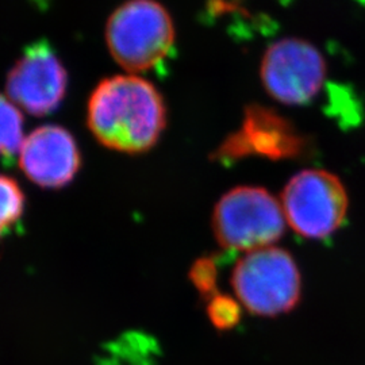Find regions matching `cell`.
I'll return each instance as SVG.
<instances>
[{
  "instance_id": "9",
  "label": "cell",
  "mask_w": 365,
  "mask_h": 365,
  "mask_svg": "<svg viewBox=\"0 0 365 365\" xmlns=\"http://www.w3.org/2000/svg\"><path fill=\"white\" fill-rule=\"evenodd\" d=\"M19 167L42 188H63L78 175L81 155L69 131L46 125L31 131L24 140Z\"/></svg>"
},
{
  "instance_id": "1",
  "label": "cell",
  "mask_w": 365,
  "mask_h": 365,
  "mask_svg": "<svg viewBox=\"0 0 365 365\" xmlns=\"http://www.w3.org/2000/svg\"><path fill=\"white\" fill-rule=\"evenodd\" d=\"M87 123L106 148L129 155L144 153L167 128V106L150 81L118 75L102 80L92 91Z\"/></svg>"
},
{
  "instance_id": "6",
  "label": "cell",
  "mask_w": 365,
  "mask_h": 365,
  "mask_svg": "<svg viewBox=\"0 0 365 365\" xmlns=\"http://www.w3.org/2000/svg\"><path fill=\"white\" fill-rule=\"evenodd\" d=\"M327 78V60L307 39H279L267 48L261 58L262 87L282 105L312 103L324 88Z\"/></svg>"
},
{
  "instance_id": "10",
  "label": "cell",
  "mask_w": 365,
  "mask_h": 365,
  "mask_svg": "<svg viewBox=\"0 0 365 365\" xmlns=\"http://www.w3.org/2000/svg\"><path fill=\"white\" fill-rule=\"evenodd\" d=\"M24 144V117L13 102L0 93V156L13 158Z\"/></svg>"
},
{
  "instance_id": "8",
  "label": "cell",
  "mask_w": 365,
  "mask_h": 365,
  "mask_svg": "<svg viewBox=\"0 0 365 365\" xmlns=\"http://www.w3.org/2000/svg\"><path fill=\"white\" fill-rule=\"evenodd\" d=\"M304 148V137L288 119L272 108L250 105L241 128L222 143L215 155L226 163L248 156L287 160L300 156Z\"/></svg>"
},
{
  "instance_id": "13",
  "label": "cell",
  "mask_w": 365,
  "mask_h": 365,
  "mask_svg": "<svg viewBox=\"0 0 365 365\" xmlns=\"http://www.w3.org/2000/svg\"><path fill=\"white\" fill-rule=\"evenodd\" d=\"M188 277L202 298L210 299L218 292V264L214 259H197L192 264Z\"/></svg>"
},
{
  "instance_id": "2",
  "label": "cell",
  "mask_w": 365,
  "mask_h": 365,
  "mask_svg": "<svg viewBox=\"0 0 365 365\" xmlns=\"http://www.w3.org/2000/svg\"><path fill=\"white\" fill-rule=\"evenodd\" d=\"M176 31L168 10L156 0H128L106 26V42L113 58L130 73L164 66L175 48Z\"/></svg>"
},
{
  "instance_id": "3",
  "label": "cell",
  "mask_w": 365,
  "mask_h": 365,
  "mask_svg": "<svg viewBox=\"0 0 365 365\" xmlns=\"http://www.w3.org/2000/svg\"><path fill=\"white\" fill-rule=\"evenodd\" d=\"M211 226L223 250L242 255L274 247L288 227L280 199L255 185H238L223 194Z\"/></svg>"
},
{
  "instance_id": "7",
  "label": "cell",
  "mask_w": 365,
  "mask_h": 365,
  "mask_svg": "<svg viewBox=\"0 0 365 365\" xmlns=\"http://www.w3.org/2000/svg\"><path fill=\"white\" fill-rule=\"evenodd\" d=\"M66 88V66L45 39L25 48L6 81L7 98L34 117L54 113L63 103Z\"/></svg>"
},
{
  "instance_id": "11",
  "label": "cell",
  "mask_w": 365,
  "mask_h": 365,
  "mask_svg": "<svg viewBox=\"0 0 365 365\" xmlns=\"http://www.w3.org/2000/svg\"><path fill=\"white\" fill-rule=\"evenodd\" d=\"M24 211L25 194L21 185L11 178L0 175V238L13 230Z\"/></svg>"
},
{
  "instance_id": "5",
  "label": "cell",
  "mask_w": 365,
  "mask_h": 365,
  "mask_svg": "<svg viewBox=\"0 0 365 365\" xmlns=\"http://www.w3.org/2000/svg\"><path fill=\"white\" fill-rule=\"evenodd\" d=\"M288 227L306 240H327L344 225L349 196L337 175L327 170L295 173L280 195Z\"/></svg>"
},
{
  "instance_id": "4",
  "label": "cell",
  "mask_w": 365,
  "mask_h": 365,
  "mask_svg": "<svg viewBox=\"0 0 365 365\" xmlns=\"http://www.w3.org/2000/svg\"><path fill=\"white\" fill-rule=\"evenodd\" d=\"M235 297L244 310L274 318L292 312L302 297V276L294 256L279 247L242 255L232 272Z\"/></svg>"
},
{
  "instance_id": "12",
  "label": "cell",
  "mask_w": 365,
  "mask_h": 365,
  "mask_svg": "<svg viewBox=\"0 0 365 365\" xmlns=\"http://www.w3.org/2000/svg\"><path fill=\"white\" fill-rule=\"evenodd\" d=\"M244 307L235 297L229 294L217 292L214 297L207 299V317L211 325L221 330L227 331L238 327L241 322Z\"/></svg>"
}]
</instances>
